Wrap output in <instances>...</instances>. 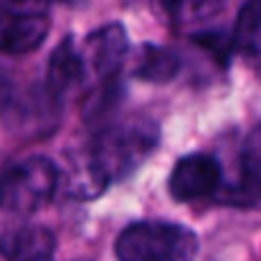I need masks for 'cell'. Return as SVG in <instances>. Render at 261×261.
I'll use <instances>...</instances> for the list:
<instances>
[{
  "label": "cell",
  "mask_w": 261,
  "mask_h": 261,
  "mask_svg": "<svg viewBox=\"0 0 261 261\" xmlns=\"http://www.w3.org/2000/svg\"><path fill=\"white\" fill-rule=\"evenodd\" d=\"M161 128L149 117H133L110 124L90 142V156L108 184L126 179L153 153Z\"/></svg>",
  "instance_id": "1"
},
{
  "label": "cell",
  "mask_w": 261,
  "mask_h": 261,
  "mask_svg": "<svg viewBox=\"0 0 261 261\" xmlns=\"http://www.w3.org/2000/svg\"><path fill=\"white\" fill-rule=\"evenodd\" d=\"M115 252L124 261H184L197 254V236L176 222H135L119 234Z\"/></svg>",
  "instance_id": "2"
},
{
  "label": "cell",
  "mask_w": 261,
  "mask_h": 261,
  "mask_svg": "<svg viewBox=\"0 0 261 261\" xmlns=\"http://www.w3.org/2000/svg\"><path fill=\"white\" fill-rule=\"evenodd\" d=\"M58 188V167L44 156H30L5 172L3 208L14 216H30L50 202Z\"/></svg>",
  "instance_id": "3"
},
{
  "label": "cell",
  "mask_w": 261,
  "mask_h": 261,
  "mask_svg": "<svg viewBox=\"0 0 261 261\" xmlns=\"http://www.w3.org/2000/svg\"><path fill=\"white\" fill-rule=\"evenodd\" d=\"M216 202L243 208L261 204V130L241 140L234 156V174H225Z\"/></svg>",
  "instance_id": "4"
},
{
  "label": "cell",
  "mask_w": 261,
  "mask_h": 261,
  "mask_svg": "<svg viewBox=\"0 0 261 261\" xmlns=\"http://www.w3.org/2000/svg\"><path fill=\"white\" fill-rule=\"evenodd\" d=\"M225 181V167L211 153H188L174 165L167 190L176 202H197V199H216Z\"/></svg>",
  "instance_id": "5"
},
{
  "label": "cell",
  "mask_w": 261,
  "mask_h": 261,
  "mask_svg": "<svg viewBox=\"0 0 261 261\" xmlns=\"http://www.w3.org/2000/svg\"><path fill=\"white\" fill-rule=\"evenodd\" d=\"M90 69L99 78H115L128 55V35L122 23H106L90 32L83 44Z\"/></svg>",
  "instance_id": "6"
},
{
  "label": "cell",
  "mask_w": 261,
  "mask_h": 261,
  "mask_svg": "<svg viewBox=\"0 0 261 261\" xmlns=\"http://www.w3.org/2000/svg\"><path fill=\"white\" fill-rule=\"evenodd\" d=\"M87 58L85 50L78 48L73 37H64L60 46L50 53L46 67V90L58 101L67 99L85 83L87 76Z\"/></svg>",
  "instance_id": "7"
},
{
  "label": "cell",
  "mask_w": 261,
  "mask_h": 261,
  "mask_svg": "<svg viewBox=\"0 0 261 261\" xmlns=\"http://www.w3.org/2000/svg\"><path fill=\"white\" fill-rule=\"evenodd\" d=\"M48 28V16L44 12H5L3 50L7 55L32 53L44 44Z\"/></svg>",
  "instance_id": "8"
},
{
  "label": "cell",
  "mask_w": 261,
  "mask_h": 261,
  "mask_svg": "<svg viewBox=\"0 0 261 261\" xmlns=\"http://www.w3.org/2000/svg\"><path fill=\"white\" fill-rule=\"evenodd\" d=\"M108 181L101 176L92 161L90 151H78L67 156V167L60 172V188L67 197L94 199L108 188Z\"/></svg>",
  "instance_id": "9"
},
{
  "label": "cell",
  "mask_w": 261,
  "mask_h": 261,
  "mask_svg": "<svg viewBox=\"0 0 261 261\" xmlns=\"http://www.w3.org/2000/svg\"><path fill=\"white\" fill-rule=\"evenodd\" d=\"M181 69V60L174 50L158 44H144L140 46L133 62V76L147 83H170L176 78Z\"/></svg>",
  "instance_id": "10"
},
{
  "label": "cell",
  "mask_w": 261,
  "mask_h": 261,
  "mask_svg": "<svg viewBox=\"0 0 261 261\" xmlns=\"http://www.w3.org/2000/svg\"><path fill=\"white\" fill-rule=\"evenodd\" d=\"M55 252V236L46 227H21L3 239V254L7 259H48Z\"/></svg>",
  "instance_id": "11"
},
{
  "label": "cell",
  "mask_w": 261,
  "mask_h": 261,
  "mask_svg": "<svg viewBox=\"0 0 261 261\" xmlns=\"http://www.w3.org/2000/svg\"><path fill=\"white\" fill-rule=\"evenodd\" d=\"M234 46L252 67H261V0H248L234 25Z\"/></svg>",
  "instance_id": "12"
},
{
  "label": "cell",
  "mask_w": 261,
  "mask_h": 261,
  "mask_svg": "<svg viewBox=\"0 0 261 261\" xmlns=\"http://www.w3.org/2000/svg\"><path fill=\"white\" fill-rule=\"evenodd\" d=\"M158 5L174 25L188 28L218 16L227 5V0H158Z\"/></svg>",
  "instance_id": "13"
},
{
  "label": "cell",
  "mask_w": 261,
  "mask_h": 261,
  "mask_svg": "<svg viewBox=\"0 0 261 261\" xmlns=\"http://www.w3.org/2000/svg\"><path fill=\"white\" fill-rule=\"evenodd\" d=\"M48 0H3L5 12H41Z\"/></svg>",
  "instance_id": "14"
}]
</instances>
